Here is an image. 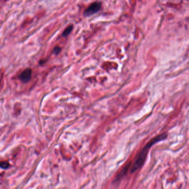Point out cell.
<instances>
[{"instance_id":"7a4b0ae2","label":"cell","mask_w":189,"mask_h":189,"mask_svg":"<svg viewBox=\"0 0 189 189\" xmlns=\"http://www.w3.org/2000/svg\"><path fill=\"white\" fill-rule=\"evenodd\" d=\"M102 2H94L91 3L86 10L84 12V15L85 16H90L98 12L101 9Z\"/></svg>"},{"instance_id":"5b68a950","label":"cell","mask_w":189,"mask_h":189,"mask_svg":"<svg viewBox=\"0 0 189 189\" xmlns=\"http://www.w3.org/2000/svg\"><path fill=\"white\" fill-rule=\"evenodd\" d=\"M61 48L59 46H56L53 49V53L56 54H58L61 52Z\"/></svg>"},{"instance_id":"6da1fadb","label":"cell","mask_w":189,"mask_h":189,"mask_svg":"<svg viewBox=\"0 0 189 189\" xmlns=\"http://www.w3.org/2000/svg\"><path fill=\"white\" fill-rule=\"evenodd\" d=\"M167 136L168 134L167 133L161 134L152 138L151 140H149V142L146 143L144 148L140 151L138 156H136V159L131 167L130 170L131 173H134L136 172L138 169L141 168V167L143 166L148 155V151L151 147L157 143L164 140V139L167 138Z\"/></svg>"},{"instance_id":"3957f363","label":"cell","mask_w":189,"mask_h":189,"mask_svg":"<svg viewBox=\"0 0 189 189\" xmlns=\"http://www.w3.org/2000/svg\"><path fill=\"white\" fill-rule=\"evenodd\" d=\"M31 76H32V70L30 68H28L26 69L21 73L19 76V78L23 83H27L28 81L30 80Z\"/></svg>"},{"instance_id":"277c9868","label":"cell","mask_w":189,"mask_h":189,"mask_svg":"<svg viewBox=\"0 0 189 189\" xmlns=\"http://www.w3.org/2000/svg\"><path fill=\"white\" fill-rule=\"evenodd\" d=\"M73 25L69 26L67 28H66V29L64 30V31L63 34H62L63 37H67V36H68V35H69L71 33L72 31L73 30Z\"/></svg>"}]
</instances>
